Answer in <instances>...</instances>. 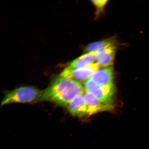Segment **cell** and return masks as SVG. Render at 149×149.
I'll return each mask as SVG.
<instances>
[{
  "instance_id": "1",
  "label": "cell",
  "mask_w": 149,
  "mask_h": 149,
  "mask_svg": "<svg viewBox=\"0 0 149 149\" xmlns=\"http://www.w3.org/2000/svg\"><path fill=\"white\" fill-rule=\"evenodd\" d=\"M80 82L64 79L58 76L47 88L42 91L38 102H49L61 106H67L78 95L84 94Z\"/></svg>"
},
{
  "instance_id": "2",
  "label": "cell",
  "mask_w": 149,
  "mask_h": 149,
  "mask_svg": "<svg viewBox=\"0 0 149 149\" xmlns=\"http://www.w3.org/2000/svg\"><path fill=\"white\" fill-rule=\"evenodd\" d=\"M42 93V91L34 87H20L7 93L1 102V106L15 103L38 102Z\"/></svg>"
},
{
  "instance_id": "3",
  "label": "cell",
  "mask_w": 149,
  "mask_h": 149,
  "mask_svg": "<svg viewBox=\"0 0 149 149\" xmlns=\"http://www.w3.org/2000/svg\"><path fill=\"white\" fill-rule=\"evenodd\" d=\"M85 92L93 95L95 97L104 102L113 101L115 92L114 84L107 86L98 85L90 79L85 84Z\"/></svg>"
},
{
  "instance_id": "4",
  "label": "cell",
  "mask_w": 149,
  "mask_h": 149,
  "mask_svg": "<svg viewBox=\"0 0 149 149\" xmlns=\"http://www.w3.org/2000/svg\"><path fill=\"white\" fill-rule=\"evenodd\" d=\"M99 68L100 67L96 63L80 69H71L66 67L59 76L64 79L75 80L79 82L85 81L90 79Z\"/></svg>"
},
{
  "instance_id": "5",
  "label": "cell",
  "mask_w": 149,
  "mask_h": 149,
  "mask_svg": "<svg viewBox=\"0 0 149 149\" xmlns=\"http://www.w3.org/2000/svg\"><path fill=\"white\" fill-rule=\"evenodd\" d=\"M84 98L88 107V115L102 111H111L114 107L113 101L104 102L95 97L93 95L85 92Z\"/></svg>"
},
{
  "instance_id": "6",
  "label": "cell",
  "mask_w": 149,
  "mask_h": 149,
  "mask_svg": "<svg viewBox=\"0 0 149 149\" xmlns=\"http://www.w3.org/2000/svg\"><path fill=\"white\" fill-rule=\"evenodd\" d=\"M114 72L113 66L103 68L95 72L90 79L100 86H107L114 84Z\"/></svg>"
},
{
  "instance_id": "7",
  "label": "cell",
  "mask_w": 149,
  "mask_h": 149,
  "mask_svg": "<svg viewBox=\"0 0 149 149\" xmlns=\"http://www.w3.org/2000/svg\"><path fill=\"white\" fill-rule=\"evenodd\" d=\"M84 94L77 95L67 106L72 114L79 116L88 115V107Z\"/></svg>"
},
{
  "instance_id": "8",
  "label": "cell",
  "mask_w": 149,
  "mask_h": 149,
  "mask_svg": "<svg viewBox=\"0 0 149 149\" xmlns=\"http://www.w3.org/2000/svg\"><path fill=\"white\" fill-rule=\"evenodd\" d=\"M116 51V47L115 45L99 52L96 56V63L100 68L113 66Z\"/></svg>"
},
{
  "instance_id": "9",
  "label": "cell",
  "mask_w": 149,
  "mask_h": 149,
  "mask_svg": "<svg viewBox=\"0 0 149 149\" xmlns=\"http://www.w3.org/2000/svg\"><path fill=\"white\" fill-rule=\"evenodd\" d=\"M97 54L94 52L86 53L74 59L67 67L72 70L86 68L94 63Z\"/></svg>"
},
{
  "instance_id": "10",
  "label": "cell",
  "mask_w": 149,
  "mask_h": 149,
  "mask_svg": "<svg viewBox=\"0 0 149 149\" xmlns=\"http://www.w3.org/2000/svg\"><path fill=\"white\" fill-rule=\"evenodd\" d=\"M115 45V40L113 38H108L89 44L86 48V52L87 53L91 52L98 53L109 47Z\"/></svg>"
},
{
  "instance_id": "11",
  "label": "cell",
  "mask_w": 149,
  "mask_h": 149,
  "mask_svg": "<svg viewBox=\"0 0 149 149\" xmlns=\"http://www.w3.org/2000/svg\"><path fill=\"white\" fill-rule=\"evenodd\" d=\"M96 8V15H99L103 11L108 1L107 0H94L92 1Z\"/></svg>"
}]
</instances>
